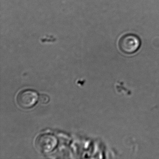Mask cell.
Returning a JSON list of instances; mask_svg holds the SVG:
<instances>
[{"label": "cell", "instance_id": "obj_4", "mask_svg": "<svg viewBox=\"0 0 159 159\" xmlns=\"http://www.w3.org/2000/svg\"><path fill=\"white\" fill-rule=\"evenodd\" d=\"M39 101L43 104H46L50 101V98L47 95L42 94L39 96Z\"/></svg>", "mask_w": 159, "mask_h": 159}, {"label": "cell", "instance_id": "obj_2", "mask_svg": "<svg viewBox=\"0 0 159 159\" xmlns=\"http://www.w3.org/2000/svg\"><path fill=\"white\" fill-rule=\"evenodd\" d=\"M39 99V95L36 91L32 89H25L17 94L16 102L21 108L29 109L35 106Z\"/></svg>", "mask_w": 159, "mask_h": 159}, {"label": "cell", "instance_id": "obj_1", "mask_svg": "<svg viewBox=\"0 0 159 159\" xmlns=\"http://www.w3.org/2000/svg\"><path fill=\"white\" fill-rule=\"evenodd\" d=\"M57 144L55 136L51 134H43L36 138L35 145L37 149L42 153H48L52 151Z\"/></svg>", "mask_w": 159, "mask_h": 159}, {"label": "cell", "instance_id": "obj_3", "mask_svg": "<svg viewBox=\"0 0 159 159\" xmlns=\"http://www.w3.org/2000/svg\"><path fill=\"white\" fill-rule=\"evenodd\" d=\"M140 46L139 38L134 34H126L123 36L119 41L120 50L124 53L131 54L138 51Z\"/></svg>", "mask_w": 159, "mask_h": 159}]
</instances>
